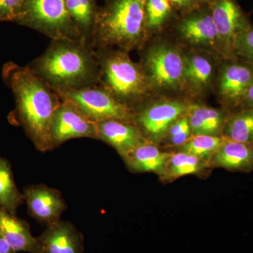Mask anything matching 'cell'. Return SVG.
<instances>
[{
	"mask_svg": "<svg viewBox=\"0 0 253 253\" xmlns=\"http://www.w3.org/2000/svg\"><path fill=\"white\" fill-rule=\"evenodd\" d=\"M77 138H90L97 140L96 123L86 117L69 101L61 100L51 121L53 149Z\"/></svg>",
	"mask_w": 253,
	"mask_h": 253,
	"instance_id": "13",
	"label": "cell"
},
{
	"mask_svg": "<svg viewBox=\"0 0 253 253\" xmlns=\"http://www.w3.org/2000/svg\"><path fill=\"white\" fill-rule=\"evenodd\" d=\"M231 111L191 102L187 115L193 135L223 136Z\"/></svg>",
	"mask_w": 253,
	"mask_h": 253,
	"instance_id": "17",
	"label": "cell"
},
{
	"mask_svg": "<svg viewBox=\"0 0 253 253\" xmlns=\"http://www.w3.org/2000/svg\"><path fill=\"white\" fill-rule=\"evenodd\" d=\"M175 12L169 0H146V27L150 40L163 33L176 18Z\"/></svg>",
	"mask_w": 253,
	"mask_h": 253,
	"instance_id": "23",
	"label": "cell"
},
{
	"mask_svg": "<svg viewBox=\"0 0 253 253\" xmlns=\"http://www.w3.org/2000/svg\"><path fill=\"white\" fill-rule=\"evenodd\" d=\"M253 84V63L237 56L221 60L214 89L221 107L229 111L241 108Z\"/></svg>",
	"mask_w": 253,
	"mask_h": 253,
	"instance_id": "10",
	"label": "cell"
},
{
	"mask_svg": "<svg viewBox=\"0 0 253 253\" xmlns=\"http://www.w3.org/2000/svg\"><path fill=\"white\" fill-rule=\"evenodd\" d=\"M23 194L30 215L42 225L60 220L67 208L59 190L45 184L26 186Z\"/></svg>",
	"mask_w": 253,
	"mask_h": 253,
	"instance_id": "14",
	"label": "cell"
},
{
	"mask_svg": "<svg viewBox=\"0 0 253 253\" xmlns=\"http://www.w3.org/2000/svg\"><path fill=\"white\" fill-rule=\"evenodd\" d=\"M0 253H16L1 235H0Z\"/></svg>",
	"mask_w": 253,
	"mask_h": 253,
	"instance_id": "32",
	"label": "cell"
},
{
	"mask_svg": "<svg viewBox=\"0 0 253 253\" xmlns=\"http://www.w3.org/2000/svg\"><path fill=\"white\" fill-rule=\"evenodd\" d=\"M174 22V41L181 47L209 51L224 58L210 6L181 14Z\"/></svg>",
	"mask_w": 253,
	"mask_h": 253,
	"instance_id": "9",
	"label": "cell"
},
{
	"mask_svg": "<svg viewBox=\"0 0 253 253\" xmlns=\"http://www.w3.org/2000/svg\"><path fill=\"white\" fill-rule=\"evenodd\" d=\"M0 235L16 253H40L38 239L32 234L29 224L1 207Z\"/></svg>",
	"mask_w": 253,
	"mask_h": 253,
	"instance_id": "19",
	"label": "cell"
},
{
	"mask_svg": "<svg viewBox=\"0 0 253 253\" xmlns=\"http://www.w3.org/2000/svg\"><path fill=\"white\" fill-rule=\"evenodd\" d=\"M234 54L240 59L253 63V26L236 40Z\"/></svg>",
	"mask_w": 253,
	"mask_h": 253,
	"instance_id": "28",
	"label": "cell"
},
{
	"mask_svg": "<svg viewBox=\"0 0 253 253\" xmlns=\"http://www.w3.org/2000/svg\"><path fill=\"white\" fill-rule=\"evenodd\" d=\"M184 49V96L190 100L203 98L214 89L218 71L224 58L196 49Z\"/></svg>",
	"mask_w": 253,
	"mask_h": 253,
	"instance_id": "11",
	"label": "cell"
},
{
	"mask_svg": "<svg viewBox=\"0 0 253 253\" xmlns=\"http://www.w3.org/2000/svg\"><path fill=\"white\" fill-rule=\"evenodd\" d=\"M96 132L97 140L111 146L123 158L146 141L135 125L116 120L96 123Z\"/></svg>",
	"mask_w": 253,
	"mask_h": 253,
	"instance_id": "16",
	"label": "cell"
},
{
	"mask_svg": "<svg viewBox=\"0 0 253 253\" xmlns=\"http://www.w3.org/2000/svg\"><path fill=\"white\" fill-rule=\"evenodd\" d=\"M65 1L70 18L82 39L91 44L100 9L96 0Z\"/></svg>",
	"mask_w": 253,
	"mask_h": 253,
	"instance_id": "21",
	"label": "cell"
},
{
	"mask_svg": "<svg viewBox=\"0 0 253 253\" xmlns=\"http://www.w3.org/2000/svg\"><path fill=\"white\" fill-rule=\"evenodd\" d=\"M171 154L160 149L158 144L146 141L123 159L131 172L155 173L162 179Z\"/></svg>",
	"mask_w": 253,
	"mask_h": 253,
	"instance_id": "18",
	"label": "cell"
},
{
	"mask_svg": "<svg viewBox=\"0 0 253 253\" xmlns=\"http://www.w3.org/2000/svg\"><path fill=\"white\" fill-rule=\"evenodd\" d=\"M211 169L210 163L204 160L178 151L172 152L166 166V172L162 180H175L178 178L204 173Z\"/></svg>",
	"mask_w": 253,
	"mask_h": 253,
	"instance_id": "22",
	"label": "cell"
},
{
	"mask_svg": "<svg viewBox=\"0 0 253 253\" xmlns=\"http://www.w3.org/2000/svg\"><path fill=\"white\" fill-rule=\"evenodd\" d=\"M191 102L185 98H153L133 109L134 124L146 141L158 145L173 123L187 113Z\"/></svg>",
	"mask_w": 253,
	"mask_h": 253,
	"instance_id": "7",
	"label": "cell"
},
{
	"mask_svg": "<svg viewBox=\"0 0 253 253\" xmlns=\"http://www.w3.org/2000/svg\"><path fill=\"white\" fill-rule=\"evenodd\" d=\"M226 140L224 136L193 135L185 144L178 148V151L193 155L210 163Z\"/></svg>",
	"mask_w": 253,
	"mask_h": 253,
	"instance_id": "26",
	"label": "cell"
},
{
	"mask_svg": "<svg viewBox=\"0 0 253 253\" xmlns=\"http://www.w3.org/2000/svg\"><path fill=\"white\" fill-rule=\"evenodd\" d=\"M2 78L15 99L10 123L21 126L38 151H51V121L61 103L59 95L28 66H21L11 61L6 63L2 68Z\"/></svg>",
	"mask_w": 253,
	"mask_h": 253,
	"instance_id": "1",
	"label": "cell"
},
{
	"mask_svg": "<svg viewBox=\"0 0 253 253\" xmlns=\"http://www.w3.org/2000/svg\"><path fill=\"white\" fill-rule=\"evenodd\" d=\"M241 108L253 109V84L246 93L244 101L241 104Z\"/></svg>",
	"mask_w": 253,
	"mask_h": 253,
	"instance_id": "31",
	"label": "cell"
},
{
	"mask_svg": "<svg viewBox=\"0 0 253 253\" xmlns=\"http://www.w3.org/2000/svg\"><path fill=\"white\" fill-rule=\"evenodd\" d=\"M16 23L36 30L51 41L83 40L70 18L65 0H26Z\"/></svg>",
	"mask_w": 253,
	"mask_h": 253,
	"instance_id": "6",
	"label": "cell"
},
{
	"mask_svg": "<svg viewBox=\"0 0 253 253\" xmlns=\"http://www.w3.org/2000/svg\"><path fill=\"white\" fill-rule=\"evenodd\" d=\"M146 0H106L100 8L91 46L130 52L150 41L145 17Z\"/></svg>",
	"mask_w": 253,
	"mask_h": 253,
	"instance_id": "3",
	"label": "cell"
},
{
	"mask_svg": "<svg viewBox=\"0 0 253 253\" xmlns=\"http://www.w3.org/2000/svg\"><path fill=\"white\" fill-rule=\"evenodd\" d=\"M201 6H210L214 0H196Z\"/></svg>",
	"mask_w": 253,
	"mask_h": 253,
	"instance_id": "33",
	"label": "cell"
},
{
	"mask_svg": "<svg viewBox=\"0 0 253 253\" xmlns=\"http://www.w3.org/2000/svg\"><path fill=\"white\" fill-rule=\"evenodd\" d=\"M53 89H80L99 84V68L90 43L78 40L51 41L47 49L28 65Z\"/></svg>",
	"mask_w": 253,
	"mask_h": 253,
	"instance_id": "2",
	"label": "cell"
},
{
	"mask_svg": "<svg viewBox=\"0 0 253 253\" xmlns=\"http://www.w3.org/2000/svg\"><path fill=\"white\" fill-rule=\"evenodd\" d=\"M192 136L189 120L186 114L173 123L161 143H164L168 147L179 148Z\"/></svg>",
	"mask_w": 253,
	"mask_h": 253,
	"instance_id": "27",
	"label": "cell"
},
{
	"mask_svg": "<svg viewBox=\"0 0 253 253\" xmlns=\"http://www.w3.org/2000/svg\"><path fill=\"white\" fill-rule=\"evenodd\" d=\"M174 11L180 13V15L186 14L201 7L196 0H169Z\"/></svg>",
	"mask_w": 253,
	"mask_h": 253,
	"instance_id": "30",
	"label": "cell"
},
{
	"mask_svg": "<svg viewBox=\"0 0 253 253\" xmlns=\"http://www.w3.org/2000/svg\"><path fill=\"white\" fill-rule=\"evenodd\" d=\"M40 253H83L84 237L69 221L61 219L50 225L37 237Z\"/></svg>",
	"mask_w": 253,
	"mask_h": 253,
	"instance_id": "15",
	"label": "cell"
},
{
	"mask_svg": "<svg viewBox=\"0 0 253 253\" xmlns=\"http://www.w3.org/2000/svg\"><path fill=\"white\" fill-rule=\"evenodd\" d=\"M24 201L23 193L15 183L11 164L6 158L0 157V207L16 215Z\"/></svg>",
	"mask_w": 253,
	"mask_h": 253,
	"instance_id": "24",
	"label": "cell"
},
{
	"mask_svg": "<svg viewBox=\"0 0 253 253\" xmlns=\"http://www.w3.org/2000/svg\"><path fill=\"white\" fill-rule=\"evenodd\" d=\"M223 136L229 140L253 144V109L240 108L231 112Z\"/></svg>",
	"mask_w": 253,
	"mask_h": 253,
	"instance_id": "25",
	"label": "cell"
},
{
	"mask_svg": "<svg viewBox=\"0 0 253 253\" xmlns=\"http://www.w3.org/2000/svg\"><path fill=\"white\" fill-rule=\"evenodd\" d=\"M210 166L231 172H253V144L226 139L211 159Z\"/></svg>",
	"mask_w": 253,
	"mask_h": 253,
	"instance_id": "20",
	"label": "cell"
},
{
	"mask_svg": "<svg viewBox=\"0 0 253 253\" xmlns=\"http://www.w3.org/2000/svg\"><path fill=\"white\" fill-rule=\"evenodd\" d=\"M139 51V63L155 96L185 98L184 48L174 41L152 38Z\"/></svg>",
	"mask_w": 253,
	"mask_h": 253,
	"instance_id": "5",
	"label": "cell"
},
{
	"mask_svg": "<svg viewBox=\"0 0 253 253\" xmlns=\"http://www.w3.org/2000/svg\"><path fill=\"white\" fill-rule=\"evenodd\" d=\"M95 50L99 68V84L123 104L134 109L156 97L139 62L129 52L116 48Z\"/></svg>",
	"mask_w": 253,
	"mask_h": 253,
	"instance_id": "4",
	"label": "cell"
},
{
	"mask_svg": "<svg viewBox=\"0 0 253 253\" xmlns=\"http://www.w3.org/2000/svg\"><path fill=\"white\" fill-rule=\"evenodd\" d=\"M26 2V0H0V22H16Z\"/></svg>",
	"mask_w": 253,
	"mask_h": 253,
	"instance_id": "29",
	"label": "cell"
},
{
	"mask_svg": "<svg viewBox=\"0 0 253 253\" xmlns=\"http://www.w3.org/2000/svg\"><path fill=\"white\" fill-rule=\"evenodd\" d=\"M224 58L234 57L236 40L253 26L236 0H214L210 5Z\"/></svg>",
	"mask_w": 253,
	"mask_h": 253,
	"instance_id": "12",
	"label": "cell"
},
{
	"mask_svg": "<svg viewBox=\"0 0 253 253\" xmlns=\"http://www.w3.org/2000/svg\"><path fill=\"white\" fill-rule=\"evenodd\" d=\"M55 91L61 100L71 102L95 123L116 120L134 124L133 109L121 102L101 84Z\"/></svg>",
	"mask_w": 253,
	"mask_h": 253,
	"instance_id": "8",
	"label": "cell"
}]
</instances>
